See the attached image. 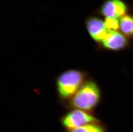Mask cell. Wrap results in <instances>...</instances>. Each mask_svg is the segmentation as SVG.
Returning <instances> with one entry per match:
<instances>
[{
    "mask_svg": "<svg viewBox=\"0 0 133 132\" xmlns=\"http://www.w3.org/2000/svg\"><path fill=\"white\" fill-rule=\"evenodd\" d=\"M101 97V91L97 84L88 81L84 84L73 96L71 104L79 109L91 111L99 104Z\"/></svg>",
    "mask_w": 133,
    "mask_h": 132,
    "instance_id": "1",
    "label": "cell"
},
{
    "mask_svg": "<svg viewBox=\"0 0 133 132\" xmlns=\"http://www.w3.org/2000/svg\"><path fill=\"white\" fill-rule=\"evenodd\" d=\"M84 76L80 71L70 70L60 75L57 80L59 95L64 98L74 96L84 84Z\"/></svg>",
    "mask_w": 133,
    "mask_h": 132,
    "instance_id": "2",
    "label": "cell"
},
{
    "mask_svg": "<svg viewBox=\"0 0 133 132\" xmlns=\"http://www.w3.org/2000/svg\"><path fill=\"white\" fill-rule=\"evenodd\" d=\"M62 122L68 130L82 127L90 124L99 123V121L93 115L82 110H75L63 118Z\"/></svg>",
    "mask_w": 133,
    "mask_h": 132,
    "instance_id": "3",
    "label": "cell"
},
{
    "mask_svg": "<svg viewBox=\"0 0 133 132\" xmlns=\"http://www.w3.org/2000/svg\"><path fill=\"white\" fill-rule=\"evenodd\" d=\"M85 25L89 34L97 42H101L107 35L109 30L105 23L96 16H90L85 20Z\"/></svg>",
    "mask_w": 133,
    "mask_h": 132,
    "instance_id": "4",
    "label": "cell"
},
{
    "mask_svg": "<svg viewBox=\"0 0 133 132\" xmlns=\"http://www.w3.org/2000/svg\"><path fill=\"white\" fill-rule=\"evenodd\" d=\"M101 43L104 49L116 51L124 49L128 46L126 37L116 31H109Z\"/></svg>",
    "mask_w": 133,
    "mask_h": 132,
    "instance_id": "5",
    "label": "cell"
},
{
    "mask_svg": "<svg viewBox=\"0 0 133 132\" xmlns=\"http://www.w3.org/2000/svg\"><path fill=\"white\" fill-rule=\"evenodd\" d=\"M119 27L123 35L126 37L133 38V16L125 15L121 18Z\"/></svg>",
    "mask_w": 133,
    "mask_h": 132,
    "instance_id": "6",
    "label": "cell"
},
{
    "mask_svg": "<svg viewBox=\"0 0 133 132\" xmlns=\"http://www.w3.org/2000/svg\"><path fill=\"white\" fill-rule=\"evenodd\" d=\"M99 12L106 18H117L115 0H107L104 2L101 6Z\"/></svg>",
    "mask_w": 133,
    "mask_h": 132,
    "instance_id": "7",
    "label": "cell"
},
{
    "mask_svg": "<svg viewBox=\"0 0 133 132\" xmlns=\"http://www.w3.org/2000/svg\"><path fill=\"white\" fill-rule=\"evenodd\" d=\"M69 132H105L103 127L99 123L90 124L77 128L69 130Z\"/></svg>",
    "mask_w": 133,
    "mask_h": 132,
    "instance_id": "8",
    "label": "cell"
},
{
    "mask_svg": "<svg viewBox=\"0 0 133 132\" xmlns=\"http://www.w3.org/2000/svg\"><path fill=\"white\" fill-rule=\"evenodd\" d=\"M105 24L109 31H116L118 29L119 23L117 18L107 17L105 20Z\"/></svg>",
    "mask_w": 133,
    "mask_h": 132,
    "instance_id": "9",
    "label": "cell"
}]
</instances>
